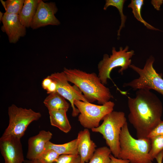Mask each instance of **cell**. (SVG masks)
Returning <instances> with one entry per match:
<instances>
[{
	"instance_id": "cell-1",
	"label": "cell",
	"mask_w": 163,
	"mask_h": 163,
	"mask_svg": "<svg viewBox=\"0 0 163 163\" xmlns=\"http://www.w3.org/2000/svg\"><path fill=\"white\" fill-rule=\"evenodd\" d=\"M136 93L134 97H128L129 121L136 129L137 139L148 138L161 120L162 104L150 90L139 89Z\"/></svg>"
},
{
	"instance_id": "cell-2",
	"label": "cell",
	"mask_w": 163,
	"mask_h": 163,
	"mask_svg": "<svg viewBox=\"0 0 163 163\" xmlns=\"http://www.w3.org/2000/svg\"><path fill=\"white\" fill-rule=\"evenodd\" d=\"M63 71L68 81L79 89L88 102L97 101L99 104L103 105L113 98L109 88L102 83L96 73L66 68Z\"/></svg>"
},
{
	"instance_id": "cell-3",
	"label": "cell",
	"mask_w": 163,
	"mask_h": 163,
	"mask_svg": "<svg viewBox=\"0 0 163 163\" xmlns=\"http://www.w3.org/2000/svg\"><path fill=\"white\" fill-rule=\"evenodd\" d=\"M150 139H136L130 134L126 122L122 128L120 138L118 158L129 160L130 163H153L149 152Z\"/></svg>"
},
{
	"instance_id": "cell-4",
	"label": "cell",
	"mask_w": 163,
	"mask_h": 163,
	"mask_svg": "<svg viewBox=\"0 0 163 163\" xmlns=\"http://www.w3.org/2000/svg\"><path fill=\"white\" fill-rule=\"evenodd\" d=\"M102 123L92 129L93 132L101 134L112 154L118 158L120 150V138L121 129L127 122L124 113L113 111L103 118Z\"/></svg>"
},
{
	"instance_id": "cell-5",
	"label": "cell",
	"mask_w": 163,
	"mask_h": 163,
	"mask_svg": "<svg viewBox=\"0 0 163 163\" xmlns=\"http://www.w3.org/2000/svg\"><path fill=\"white\" fill-rule=\"evenodd\" d=\"M155 58L152 56L147 59L143 68L131 64L129 66L139 75L138 78L124 83L123 87H129L134 90L140 89H153L163 96V78L153 67Z\"/></svg>"
},
{
	"instance_id": "cell-6",
	"label": "cell",
	"mask_w": 163,
	"mask_h": 163,
	"mask_svg": "<svg viewBox=\"0 0 163 163\" xmlns=\"http://www.w3.org/2000/svg\"><path fill=\"white\" fill-rule=\"evenodd\" d=\"M129 49L128 46L124 48L120 47L119 51H117L115 47H113L110 56L107 54L103 55L102 59L98 64L97 68L98 76L104 85L107 84L108 79L111 80L110 74L114 68L121 67L118 72L123 75V72L129 67L131 64V58L134 55V51H129Z\"/></svg>"
},
{
	"instance_id": "cell-7",
	"label": "cell",
	"mask_w": 163,
	"mask_h": 163,
	"mask_svg": "<svg viewBox=\"0 0 163 163\" xmlns=\"http://www.w3.org/2000/svg\"><path fill=\"white\" fill-rule=\"evenodd\" d=\"M8 125L2 136H12L21 139L29 125L41 117L40 112L12 104L8 108Z\"/></svg>"
},
{
	"instance_id": "cell-8",
	"label": "cell",
	"mask_w": 163,
	"mask_h": 163,
	"mask_svg": "<svg viewBox=\"0 0 163 163\" xmlns=\"http://www.w3.org/2000/svg\"><path fill=\"white\" fill-rule=\"evenodd\" d=\"M74 104L80 112L78 119L81 125L85 128L91 129L100 125L104 117L113 110L115 105L110 101L104 104L97 105L75 100Z\"/></svg>"
},
{
	"instance_id": "cell-9",
	"label": "cell",
	"mask_w": 163,
	"mask_h": 163,
	"mask_svg": "<svg viewBox=\"0 0 163 163\" xmlns=\"http://www.w3.org/2000/svg\"><path fill=\"white\" fill-rule=\"evenodd\" d=\"M49 76L56 83V92L69 101L72 108V116H77L80 112L75 106L74 101L77 100L89 102L82 92L75 85L72 86L69 83L63 71L55 72Z\"/></svg>"
},
{
	"instance_id": "cell-10",
	"label": "cell",
	"mask_w": 163,
	"mask_h": 163,
	"mask_svg": "<svg viewBox=\"0 0 163 163\" xmlns=\"http://www.w3.org/2000/svg\"><path fill=\"white\" fill-rule=\"evenodd\" d=\"M21 139L12 136H2L0 150L5 163H23L24 156Z\"/></svg>"
},
{
	"instance_id": "cell-11",
	"label": "cell",
	"mask_w": 163,
	"mask_h": 163,
	"mask_svg": "<svg viewBox=\"0 0 163 163\" xmlns=\"http://www.w3.org/2000/svg\"><path fill=\"white\" fill-rule=\"evenodd\" d=\"M57 11L54 2H45L41 0L30 27L36 29L48 25H59L60 22L55 16Z\"/></svg>"
},
{
	"instance_id": "cell-12",
	"label": "cell",
	"mask_w": 163,
	"mask_h": 163,
	"mask_svg": "<svg viewBox=\"0 0 163 163\" xmlns=\"http://www.w3.org/2000/svg\"><path fill=\"white\" fill-rule=\"evenodd\" d=\"M1 21V30L7 34L10 43H16L26 35V28L21 23L18 15L4 13Z\"/></svg>"
},
{
	"instance_id": "cell-13",
	"label": "cell",
	"mask_w": 163,
	"mask_h": 163,
	"mask_svg": "<svg viewBox=\"0 0 163 163\" xmlns=\"http://www.w3.org/2000/svg\"><path fill=\"white\" fill-rule=\"evenodd\" d=\"M52 136L50 131L41 130L37 135L30 137L28 140L26 155L27 160H36L44 151L46 144L50 141Z\"/></svg>"
},
{
	"instance_id": "cell-14",
	"label": "cell",
	"mask_w": 163,
	"mask_h": 163,
	"mask_svg": "<svg viewBox=\"0 0 163 163\" xmlns=\"http://www.w3.org/2000/svg\"><path fill=\"white\" fill-rule=\"evenodd\" d=\"M77 139L78 152L81 158L82 163H88L93 156L97 146L91 139L88 129L85 128L80 131Z\"/></svg>"
},
{
	"instance_id": "cell-15",
	"label": "cell",
	"mask_w": 163,
	"mask_h": 163,
	"mask_svg": "<svg viewBox=\"0 0 163 163\" xmlns=\"http://www.w3.org/2000/svg\"><path fill=\"white\" fill-rule=\"evenodd\" d=\"M41 0H25L21 10L18 15L21 24L26 28L30 27L38 5Z\"/></svg>"
},
{
	"instance_id": "cell-16",
	"label": "cell",
	"mask_w": 163,
	"mask_h": 163,
	"mask_svg": "<svg viewBox=\"0 0 163 163\" xmlns=\"http://www.w3.org/2000/svg\"><path fill=\"white\" fill-rule=\"evenodd\" d=\"M64 110L49 111L51 125L59 128L64 133H69L71 126Z\"/></svg>"
},
{
	"instance_id": "cell-17",
	"label": "cell",
	"mask_w": 163,
	"mask_h": 163,
	"mask_svg": "<svg viewBox=\"0 0 163 163\" xmlns=\"http://www.w3.org/2000/svg\"><path fill=\"white\" fill-rule=\"evenodd\" d=\"M43 103L48 111L64 110L67 111L70 106L66 99L57 92L49 94Z\"/></svg>"
},
{
	"instance_id": "cell-18",
	"label": "cell",
	"mask_w": 163,
	"mask_h": 163,
	"mask_svg": "<svg viewBox=\"0 0 163 163\" xmlns=\"http://www.w3.org/2000/svg\"><path fill=\"white\" fill-rule=\"evenodd\" d=\"M77 139L61 144H54L49 141L46 144L44 150L47 149L54 150L60 155L78 154Z\"/></svg>"
},
{
	"instance_id": "cell-19",
	"label": "cell",
	"mask_w": 163,
	"mask_h": 163,
	"mask_svg": "<svg viewBox=\"0 0 163 163\" xmlns=\"http://www.w3.org/2000/svg\"><path fill=\"white\" fill-rule=\"evenodd\" d=\"M143 4V0H132L128 7L132 9V13L136 18L142 23L147 28L153 30L161 31L149 24L143 19L141 14V10Z\"/></svg>"
},
{
	"instance_id": "cell-20",
	"label": "cell",
	"mask_w": 163,
	"mask_h": 163,
	"mask_svg": "<svg viewBox=\"0 0 163 163\" xmlns=\"http://www.w3.org/2000/svg\"><path fill=\"white\" fill-rule=\"evenodd\" d=\"M111 152L108 147L103 146L96 149L88 163H110Z\"/></svg>"
},
{
	"instance_id": "cell-21",
	"label": "cell",
	"mask_w": 163,
	"mask_h": 163,
	"mask_svg": "<svg viewBox=\"0 0 163 163\" xmlns=\"http://www.w3.org/2000/svg\"><path fill=\"white\" fill-rule=\"evenodd\" d=\"M125 0H106L105 3L103 8L104 10H106L110 6L116 7L119 11L121 18V24L117 31L118 36L120 35V32L121 29L125 26V23L126 19V16L123 13V8Z\"/></svg>"
},
{
	"instance_id": "cell-22",
	"label": "cell",
	"mask_w": 163,
	"mask_h": 163,
	"mask_svg": "<svg viewBox=\"0 0 163 163\" xmlns=\"http://www.w3.org/2000/svg\"><path fill=\"white\" fill-rule=\"evenodd\" d=\"M25 0H7L5 1V12L8 14L19 15L23 8Z\"/></svg>"
},
{
	"instance_id": "cell-23",
	"label": "cell",
	"mask_w": 163,
	"mask_h": 163,
	"mask_svg": "<svg viewBox=\"0 0 163 163\" xmlns=\"http://www.w3.org/2000/svg\"><path fill=\"white\" fill-rule=\"evenodd\" d=\"M150 139L151 146L149 155L154 160L158 154L163 150V135L156 136Z\"/></svg>"
},
{
	"instance_id": "cell-24",
	"label": "cell",
	"mask_w": 163,
	"mask_h": 163,
	"mask_svg": "<svg viewBox=\"0 0 163 163\" xmlns=\"http://www.w3.org/2000/svg\"><path fill=\"white\" fill-rule=\"evenodd\" d=\"M60 155L54 150L47 149L45 150L36 160L39 163H54Z\"/></svg>"
},
{
	"instance_id": "cell-25",
	"label": "cell",
	"mask_w": 163,
	"mask_h": 163,
	"mask_svg": "<svg viewBox=\"0 0 163 163\" xmlns=\"http://www.w3.org/2000/svg\"><path fill=\"white\" fill-rule=\"evenodd\" d=\"M54 163H82V159L78 154L60 155Z\"/></svg>"
},
{
	"instance_id": "cell-26",
	"label": "cell",
	"mask_w": 163,
	"mask_h": 163,
	"mask_svg": "<svg viewBox=\"0 0 163 163\" xmlns=\"http://www.w3.org/2000/svg\"><path fill=\"white\" fill-rule=\"evenodd\" d=\"M163 135V121L161 120L151 132L148 138L150 139L157 136Z\"/></svg>"
},
{
	"instance_id": "cell-27",
	"label": "cell",
	"mask_w": 163,
	"mask_h": 163,
	"mask_svg": "<svg viewBox=\"0 0 163 163\" xmlns=\"http://www.w3.org/2000/svg\"><path fill=\"white\" fill-rule=\"evenodd\" d=\"M52 82L53 80L48 76L44 78L42 81L41 85L42 88L46 90Z\"/></svg>"
},
{
	"instance_id": "cell-28",
	"label": "cell",
	"mask_w": 163,
	"mask_h": 163,
	"mask_svg": "<svg viewBox=\"0 0 163 163\" xmlns=\"http://www.w3.org/2000/svg\"><path fill=\"white\" fill-rule=\"evenodd\" d=\"M110 163H130L127 160L115 157L112 154H110Z\"/></svg>"
},
{
	"instance_id": "cell-29",
	"label": "cell",
	"mask_w": 163,
	"mask_h": 163,
	"mask_svg": "<svg viewBox=\"0 0 163 163\" xmlns=\"http://www.w3.org/2000/svg\"><path fill=\"white\" fill-rule=\"evenodd\" d=\"M162 0H152L151 1L152 4L155 8L157 10H159L160 5L162 4Z\"/></svg>"
},
{
	"instance_id": "cell-30",
	"label": "cell",
	"mask_w": 163,
	"mask_h": 163,
	"mask_svg": "<svg viewBox=\"0 0 163 163\" xmlns=\"http://www.w3.org/2000/svg\"><path fill=\"white\" fill-rule=\"evenodd\" d=\"M155 158L157 163H162L163 159V150L158 154Z\"/></svg>"
},
{
	"instance_id": "cell-31",
	"label": "cell",
	"mask_w": 163,
	"mask_h": 163,
	"mask_svg": "<svg viewBox=\"0 0 163 163\" xmlns=\"http://www.w3.org/2000/svg\"><path fill=\"white\" fill-rule=\"evenodd\" d=\"M24 162V163H39L36 160H25Z\"/></svg>"
},
{
	"instance_id": "cell-32",
	"label": "cell",
	"mask_w": 163,
	"mask_h": 163,
	"mask_svg": "<svg viewBox=\"0 0 163 163\" xmlns=\"http://www.w3.org/2000/svg\"><path fill=\"white\" fill-rule=\"evenodd\" d=\"M4 13H3L1 11H0V20L1 21L3 17Z\"/></svg>"
}]
</instances>
